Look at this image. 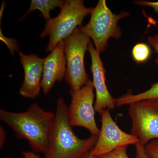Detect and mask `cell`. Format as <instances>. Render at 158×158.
Listing matches in <instances>:
<instances>
[{
	"instance_id": "1",
	"label": "cell",
	"mask_w": 158,
	"mask_h": 158,
	"mask_svg": "<svg viewBox=\"0 0 158 158\" xmlns=\"http://www.w3.org/2000/svg\"><path fill=\"white\" fill-rule=\"evenodd\" d=\"M55 116V113L46 111L35 102L21 113L0 110V119L18 139L27 140L32 151L37 154H45L48 149Z\"/></svg>"
},
{
	"instance_id": "2",
	"label": "cell",
	"mask_w": 158,
	"mask_h": 158,
	"mask_svg": "<svg viewBox=\"0 0 158 158\" xmlns=\"http://www.w3.org/2000/svg\"><path fill=\"white\" fill-rule=\"evenodd\" d=\"M72 127L68 116V106L61 97L57 100L48 149L44 158H82L90 152L98 136L91 135L81 139L75 134Z\"/></svg>"
},
{
	"instance_id": "3",
	"label": "cell",
	"mask_w": 158,
	"mask_h": 158,
	"mask_svg": "<svg viewBox=\"0 0 158 158\" xmlns=\"http://www.w3.org/2000/svg\"><path fill=\"white\" fill-rule=\"evenodd\" d=\"M92 8H87L82 0H66L58 16L47 21L40 37H49L46 52H52L57 44L69 37L81 26L85 18L91 14Z\"/></svg>"
},
{
	"instance_id": "4",
	"label": "cell",
	"mask_w": 158,
	"mask_h": 158,
	"mask_svg": "<svg viewBox=\"0 0 158 158\" xmlns=\"http://www.w3.org/2000/svg\"><path fill=\"white\" fill-rule=\"evenodd\" d=\"M90 21L86 25L79 27V31L88 35L93 40L95 49L99 52H104L111 37H121V29L118 22L129 15L127 12L114 14L108 8L105 0H100L91 12Z\"/></svg>"
},
{
	"instance_id": "5",
	"label": "cell",
	"mask_w": 158,
	"mask_h": 158,
	"mask_svg": "<svg viewBox=\"0 0 158 158\" xmlns=\"http://www.w3.org/2000/svg\"><path fill=\"white\" fill-rule=\"evenodd\" d=\"M90 40L88 35L81 32L78 27L64 40L66 61L65 78L71 90H80L89 81L85 69L84 59Z\"/></svg>"
},
{
	"instance_id": "6",
	"label": "cell",
	"mask_w": 158,
	"mask_h": 158,
	"mask_svg": "<svg viewBox=\"0 0 158 158\" xmlns=\"http://www.w3.org/2000/svg\"><path fill=\"white\" fill-rule=\"evenodd\" d=\"M128 115L131 121V134L143 146L158 139V99L145 100L129 105Z\"/></svg>"
},
{
	"instance_id": "7",
	"label": "cell",
	"mask_w": 158,
	"mask_h": 158,
	"mask_svg": "<svg viewBox=\"0 0 158 158\" xmlns=\"http://www.w3.org/2000/svg\"><path fill=\"white\" fill-rule=\"evenodd\" d=\"M94 90L93 82L90 80L80 90L70 89L71 100L68 106V114L73 127L85 128L90 131L91 135L98 136L100 129L95 119Z\"/></svg>"
},
{
	"instance_id": "8",
	"label": "cell",
	"mask_w": 158,
	"mask_h": 158,
	"mask_svg": "<svg viewBox=\"0 0 158 158\" xmlns=\"http://www.w3.org/2000/svg\"><path fill=\"white\" fill-rule=\"evenodd\" d=\"M110 110L105 109L99 113L102 127L97 140L90 154L94 157L106 154L123 146L135 145L138 138L122 131L113 120Z\"/></svg>"
},
{
	"instance_id": "9",
	"label": "cell",
	"mask_w": 158,
	"mask_h": 158,
	"mask_svg": "<svg viewBox=\"0 0 158 158\" xmlns=\"http://www.w3.org/2000/svg\"><path fill=\"white\" fill-rule=\"evenodd\" d=\"M88 51L91 59L90 68L93 76V84L96 92L94 102L95 112L99 113L103 110H110L116 106V98L110 94L106 85V69L102 62L100 53L94 47L90 41L88 45Z\"/></svg>"
},
{
	"instance_id": "10",
	"label": "cell",
	"mask_w": 158,
	"mask_h": 158,
	"mask_svg": "<svg viewBox=\"0 0 158 158\" xmlns=\"http://www.w3.org/2000/svg\"><path fill=\"white\" fill-rule=\"evenodd\" d=\"M24 72V77L19 93L26 98L34 99L39 96L41 89L44 58L36 54L26 55L19 52Z\"/></svg>"
},
{
	"instance_id": "11",
	"label": "cell",
	"mask_w": 158,
	"mask_h": 158,
	"mask_svg": "<svg viewBox=\"0 0 158 158\" xmlns=\"http://www.w3.org/2000/svg\"><path fill=\"white\" fill-rule=\"evenodd\" d=\"M64 40L59 43L48 56L44 58L41 89L47 94L56 82L62 81L66 71Z\"/></svg>"
},
{
	"instance_id": "12",
	"label": "cell",
	"mask_w": 158,
	"mask_h": 158,
	"mask_svg": "<svg viewBox=\"0 0 158 158\" xmlns=\"http://www.w3.org/2000/svg\"><path fill=\"white\" fill-rule=\"evenodd\" d=\"M64 2L65 1L61 0H32L27 11L20 19V20L23 19L32 11L38 10L40 11L47 21H48L51 19L50 15V11L57 7L61 9Z\"/></svg>"
},
{
	"instance_id": "13",
	"label": "cell",
	"mask_w": 158,
	"mask_h": 158,
	"mask_svg": "<svg viewBox=\"0 0 158 158\" xmlns=\"http://www.w3.org/2000/svg\"><path fill=\"white\" fill-rule=\"evenodd\" d=\"M152 99H158V82L153 84L149 89L142 93L136 94H127L116 98V105L117 106H122L136 102Z\"/></svg>"
},
{
	"instance_id": "14",
	"label": "cell",
	"mask_w": 158,
	"mask_h": 158,
	"mask_svg": "<svg viewBox=\"0 0 158 158\" xmlns=\"http://www.w3.org/2000/svg\"><path fill=\"white\" fill-rule=\"evenodd\" d=\"M150 48L145 43H138L133 48L132 54L133 59L137 63L146 62L151 56Z\"/></svg>"
},
{
	"instance_id": "15",
	"label": "cell",
	"mask_w": 158,
	"mask_h": 158,
	"mask_svg": "<svg viewBox=\"0 0 158 158\" xmlns=\"http://www.w3.org/2000/svg\"><path fill=\"white\" fill-rule=\"evenodd\" d=\"M127 146L119 147L113 151L95 158H130L127 154Z\"/></svg>"
},
{
	"instance_id": "16",
	"label": "cell",
	"mask_w": 158,
	"mask_h": 158,
	"mask_svg": "<svg viewBox=\"0 0 158 158\" xmlns=\"http://www.w3.org/2000/svg\"><path fill=\"white\" fill-rule=\"evenodd\" d=\"M144 149L151 158H158V139L150 141L144 146Z\"/></svg>"
},
{
	"instance_id": "17",
	"label": "cell",
	"mask_w": 158,
	"mask_h": 158,
	"mask_svg": "<svg viewBox=\"0 0 158 158\" xmlns=\"http://www.w3.org/2000/svg\"><path fill=\"white\" fill-rule=\"evenodd\" d=\"M147 41L148 44L153 48L157 53V58L156 59L155 62L158 65V34L148 37Z\"/></svg>"
},
{
	"instance_id": "18",
	"label": "cell",
	"mask_w": 158,
	"mask_h": 158,
	"mask_svg": "<svg viewBox=\"0 0 158 158\" xmlns=\"http://www.w3.org/2000/svg\"><path fill=\"white\" fill-rule=\"evenodd\" d=\"M135 158H151L145 152L144 146L139 142L135 145Z\"/></svg>"
},
{
	"instance_id": "19",
	"label": "cell",
	"mask_w": 158,
	"mask_h": 158,
	"mask_svg": "<svg viewBox=\"0 0 158 158\" xmlns=\"http://www.w3.org/2000/svg\"><path fill=\"white\" fill-rule=\"evenodd\" d=\"M135 3L140 6H148L151 7L158 13V2H151L145 1H136Z\"/></svg>"
},
{
	"instance_id": "20",
	"label": "cell",
	"mask_w": 158,
	"mask_h": 158,
	"mask_svg": "<svg viewBox=\"0 0 158 158\" xmlns=\"http://www.w3.org/2000/svg\"><path fill=\"white\" fill-rule=\"evenodd\" d=\"M22 157L21 158H40L38 154L32 151H23L22 152Z\"/></svg>"
},
{
	"instance_id": "21",
	"label": "cell",
	"mask_w": 158,
	"mask_h": 158,
	"mask_svg": "<svg viewBox=\"0 0 158 158\" xmlns=\"http://www.w3.org/2000/svg\"><path fill=\"white\" fill-rule=\"evenodd\" d=\"M6 133L4 128L0 126V147L2 148L6 141Z\"/></svg>"
},
{
	"instance_id": "22",
	"label": "cell",
	"mask_w": 158,
	"mask_h": 158,
	"mask_svg": "<svg viewBox=\"0 0 158 158\" xmlns=\"http://www.w3.org/2000/svg\"><path fill=\"white\" fill-rule=\"evenodd\" d=\"M82 158H95V157L92 156L90 152H89L86 153Z\"/></svg>"
}]
</instances>
